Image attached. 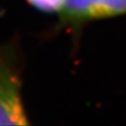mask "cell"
<instances>
[{
  "label": "cell",
  "instance_id": "cell-1",
  "mask_svg": "<svg viewBox=\"0 0 126 126\" xmlns=\"http://www.w3.org/2000/svg\"><path fill=\"white\" fill-rule=\"evenodd\" d=\"M21 75L17 42L0 44V125L29 124L21 97Z\"/></svg>",
  "mask_w": 126,
  "mask_h": 126
},
{
  "label": "cell",
  "instance_id": "cell-2",
  "mask_svg": "<svg viewBox=\"0 0 126 126\" xmlns=\"http://www.w3.org/2000/svg\"><path fill=\"white\" fill-rule=\"evenodd\" d=\"M126 14V0H65L60 12L64 22H84Z\"/></svg>",
  "mask_w": 126,
  "mask_h": 126
},
{
  "label": "cell",
  "instance_id": "cell-3",
  "mask_svg": "<svg viewBox=\"0 0 126 126\" xmlns=\"http://www.w3.org/2000/svg\"><path fill=\"white\" fill-rule=\"evenodd\" d=\"M30 4L45 13H60L65 3V0H26Z\"/></svg>",
  "mask_w": 126,
  "mask_h": 126
}]
</instances>
